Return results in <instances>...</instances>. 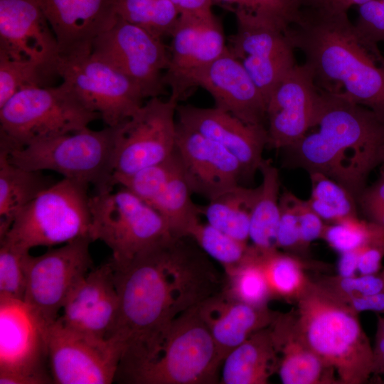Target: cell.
<instances>
[{"mask_svg": "<svg viewBox=\"0 0 384 384\" xmlns=\"http://www.w3.org/2000/svg\"><path fill=\"white\" fill-rule=\"evenodd\" d=\"M89 186L66 178L56 181L18 213L0 240L30 251L90 238Z\"/></svg>", "mask_w": 384, "mask_h": 384, "instance_id": "7", "label": "cell"}, {"mask_svg": "<svg viewBox=\"0 0 384 384\" xmlns=\"http://www.w3.org/2000/svg\"><path fill=\"white\" fill-rule=\"evenodd\" d=\"M223 365L197 305L173 322L151 361L125 380L134 384H213Z\"/></svg>", "mask_w": 384, "mask_h": 384, "instance_id": "8", "label": "cell"}, {"mask_svg": "<svg viewBox=\"0 0 384 384\" xmlns=\"http://www.w3.org/2000/svg\"><path fill=\"white\" fill-rule=\"evenodd\" d=\"M47 326L23 300L0 297V383H53Z\"/></svg>", "mask_w": 384, "mask_h": 384, "instance_id": "11", "label": "cell"}, {"mask_svg": "<svg viewBox=\"0 0 384 384\" xmlns=\"http://www.w3.org/2000/svg\"><path fill=\"white\" fill-rule=\"evenodd\" d=\"M259 171L262 177L250 218V240L262 253L278 250L277 233L280 216L279 171L264 159Z\"/></svg>", "mask_w": 384, "mask_h": 384, "instance_id": "29", "label": "cell"}, {"mask_svg": "<svg viewBox=\"0 0 384 384\" xmlns=\"http://www.w3.org/2000/svg\"><path fill=\"white\" fill-rule=\"evenodd\" d=\"M309 174L311 193L307 201L323 220L333 223L357 216L356 200L348 190L323 174Z\"/></svg>", "mask_w": 384, "mask_h": 384, "instance_id": "35", "label": "cell"}, {"mask_svg": "<svg viewBox=\"0 0 384 384\" xmlns=\"http://www.w3.org/2000/svg\"><path fill=\"white\" fill-rule=\"evenodd\" d=\"M319 99L310 68L297 64L268 97L267 146L287 149L302 139L314 124Z\"/></svg>", "mask_w": 384, "mask_h": 384, "instance_id": "18", "label": "cell"}, {"mask_svg": "<svg viewBox=\"0 0 384 384\" xmlns=\"http://www.w3.org/2000/svg\"><path fill=\"white\" fill-rule=\"evenodd\" d=\"M90 238L70 241L38 256L30 255L24 302L48 326L75 285L94 267Z\"/></svg>", "mask_w": 384, "mask_h": 384, "instance_id": "13", "label": "cell"}, {"mask_svg": "<svg viewBox=\"0 0 384 384\" xmlns=\"http://www.w3.org/2000/svg\"><path fill=\"white\" fill-rule=\"evenodd\" d=\"M297 329L339 383L363 384L374 371L373 347L358 314L318 282H310L296 301Z\"/></svg>", "mask_w": 384, "mask_h": 384, "instance_id": "4", "label": "cell"}, {"mask_svg": "<svg viewBox=\"0 0 384 384\" xmlns=\"http://www.w3.org/2000/svg\"><path fill=\"white\" fill-rule=\"evenodd\" d=\"M379 233L384 231L369 221L351 216L325 225L321 238L341 254L360 248Z\"/></svg>", "mask_w": 384, "mask_h": 384, "instance_id": "41", "label": "cell"}, {"mask_svg": "<svg viewBox=\"0 0 384 384\" xmlns=\"http://www.w3.org/2000/svg\"><path fill=\"white\" fill-rule=\"evenodd\" d=\"M0 55L42 62L57 70L58 43L36 0H0Z\"/></svg>", "mask_w": 384, "mask_h": 384, "instance_id": "21", "label": "cell"}, {"mask_svg": "<svg viewBox=\"0 0 384 384\" xmlns=\"http://www.w3.org/2000/svg\"><path fill=\"white\" fill-rule=\"evenodd\" d=\"M223 290L232 297L257 307H267L272 298L258 251L250 245L243 260L224 272Z\"/></svg>", "mask_w": 384, "mask_h": 384, "instance_id": "32", "label": "cell"}, {"mask_svg": "<svg viewBox=\"0 0 384 384\" xmlns=\"http://www.w3.org/2000/svg\"><path fill=\"white\" fill-rule=\"evenodd\" d=\"M191 193L181 166L150 204L164 219L174 238L189 237L200 222L202 208L193 202Z\"/></svg>", "mask_w": 384, "mask_h": 384, "instance_id": "31", "label": "cell"}, {"mask_svg": "<svg viewBox=\"0 0 384 384\" xmlns=\"http://www.w3.org/2000/svg\"><path fill=\"white\" fill-rule=\"evenodd\" d=\"M177 122L216 142L240 162L243 178L252 177L268 144L267 127L247 124L218 107L178 105Z\"/></svg>", "mask_w": 384, "mask_h": 384, "instance_id": "20", "label": "cell"}, {"mask_svg": "<svg viewBox=\"0 0 384 384\" xmlns=\"http://www.w3.org/2000/svg\"><path fill=\"white\" fill-rule=\"evenodd\" d=\"M92 53L128 77L146 98L164 92L169 53L162 38L117 16L95 39Z\"/></svg>", "mask_w": 384, "mask_h": 384, "instance_id": "15", "label": "cell"}, {"mask_svg": "<svg viewBox=\"0 0 384 384\" xmlns=\"http://www.w3.org/2000/svg\"><path fill=\"white\" fill-rule=\"evenodd\" d=\"M381 164H384V146L383 148V151L381 154Z\"/></svg>", "mask_w": 384, "mask_h": 384, "instance_id": "55", "label": "cell"}, {"mask_svg": "<svg viewBox=\"0 0 384 384\" xmlns=\"http://www.w3.org/2000/svg\"><path fill=\"white\" fill-rule=\"evenodd\" d=\"M301 7L309 6L314 0H296Z\"/></svg>", "mask_w": 384, "mask_h": 384, "instance_id": "54", "label": "cell"}, {"mask_svg": "<svg viewBox=\"0 0 384 384\" xmlns=\"http://www.w3.org/2000/svg\"><path fill=\"white\" fill-rule=\"evenodd\" d=\"M188 238L171 237L124 263L111 260L119 310L107 339L122 368L151 361L176 318L223 289L224 277Z\"/></svg>", "mask_w": 384, "mask_h": 384, "instance_id": "1", "label": "cell"}, {"mask_svg": "<svg viewBox=\"0 0 384 384\" xmlns=\"http://www.w3.org/2000/svg\"><path fill=\"white\" fill-rule=\"evenodd\" d=\"M355 26L368 40L384 42V0H371L358 6Z\"/></svg>", "mask_w": 384, "mask_h": 384, "instance_id": "44", "label": "cell"}, {"mask_svg": "<svg viewBox=\"0 0 384 384\" xmlns=\"http://www.w3.org/2000/svg\"><path fill=\"white\" fill-rule=\"evenodd\" d=\"M383 257L384 234L379 233L360 247L358 272L361 275L378 273Z\"/></svg>", "mask_w": 384, "mask_h": 384, "instance_id": "47", "label": "cell"}, {"mask_svg": "<svg viewBox=\"0 0 384 384\" xmlns=\"http://www.w3.org/2000/svg\"><path fill=\"white\" fill-rule=\"evenodd\" d=\"M321 286L341 301L353 297L368 296L383 292L381 272L343 277L340 276L323 279Z\"/></svg>", "mask_w": 384, "mask_h": 384, "instance_id": "42", "label": "cell"}, {"mask_svg": "<svg viewBox=\"0 0 384 384\" xmlns=\"http://www.w3.org/2000/svg\"><path fill=\"white\" fill-rule=\"evenodd\" d=\"M178 103L171 97H151L116 126L113 178L132 174L174 153Z\"/></svg>", "mask_w": 384, "mask_h": 384, "instance_id": "10", "label": "cell"}, {"mask_svg": "<svg viewBox=\"0 0 384 384\" xmlns=\"http://www.w3.org/2000/svg\"><path fill=\"white\" fill-rule=\"evenodd\" d=\"M314 127L316 131L285 149L290 164L326 175L357 202L368 175L381 164L384 124L368 108L320 90Z\"/></svg>", "mask_w": 384, "mask_h": 384, "instance_id": "3", "label": "cell"}, {"mask_svg": "<svg viewBox=\"0 0 384 384\" xmlns=\"http://www.w3.org/2000/svg\"><path fill=\"white\" fill-rule=\"evenodd\" d=\"M170 36L164 80L171 89L169 97L179 102L195 87L196 75L218 58L227 45L223 27L212 11L180 14Z\"/></svg>", "mask_w": 384, "mask_h": 384, "instance_id": "17", "label": "cell"}, {"mask_svg": "<svg viewBox=\"0 0 384 384\" xmlns=\"http://www.w3.org/2000/svg\"><path fill=\"white\" fill-rule=\"evenodd\" d=\"M116 13L161 38L171 35L180 16L171 0H117Z\"/></svg>", "mask_w": 384, "mask_h": 384, "instance_id": "34", "label": "cell"}, {"mask_svg": "<svg viewBox=\"0 0 384 384\" xmlns=\"http://www.w3.org/2000/svg\"><path fill=\"white\" fill-rule=\"evenodd\" d=\"M90 208V238L111 250L114 262H128L172 237L159 213L123 186L96 193Z\"/></svg>", "mask_w": 384, "mask_h": 384, "instance_id": "9", "label": "cell"}, {"mask_svg": "<svg viewBox=\"0 0 384 384\" xmlns=\"http://www.w3.org/2000/svg\"><path fill=\"white\" fill-rule=\"evenodd\" d=\"M189 237L209 257L219 262L224 272L240 263L246 256L250 246L208 223L199 222L193 228Z\"/></svg>", "mask_w": 384, "mask_h": 384, "instance_id": "38", "label": "cell"}, {"mask_svg": "<svg viewBox=\"0 0 384 384\" xmlns=\"http://www.w3.org/2000/svg\"><path fill=\"white\" fill-rule=\"evenodd\" d=\"M57 73L108 127H115L129 117L146 98L128 77L92 52L59 56Z\"/></svg>", "mask_w": 384, "mask_h": 384, "instance_id": "12", "label": "cell"}, {"mask_svg": "<svg viewBox=\"0 0 384 384\" xmlns=\"http://www.w3.org/2000/svg\"><path fill=\"white\" fill-rule=\"evenodd\" d=\"M259 186L238 185L209 201L202 208L207 223L230 237L247 243L251 213Z\"/></svg>", "mask_w": 384, "mask_h": 384, "instance_id": "30", "label": "cell"}, {"mask_svg": "<svg viewBox=\"0 0 384 384\" xmlns=\"http://www.w3.org/2000/svg\"><path fill=\"white\" fill-rule=\"evenodd\" d=\"M297 206L301 243L304 251H306L313 241L321 238L325 224L307 201L298 198Z\"/></svg>", "mask_w": 384, "mask_h": 384, "instance_id": "46", "label": "cell"}, {"mask_svg": "<svg viewBox=\"0 0 384 384\" xmlns=\"http://www.w3.org/2000/svg\"><path fill=\"white\" fill-rule=\"evenodd\" d=\"M194 86L208 91L215 107L247 124L267 127V101L228 47L196 75Z\"/></svg>", "mask_w": 384, "mask_h": 384, "instance_id": "24", "label": "cell"}, {"mask_svg": "<svg viewBox=\"0 0 384 384\" xmlns=\"http://www.w3.org/2000/svg\"><path fill=\"white\" fill-rule=\"evenodd\" d=\"M360 248L341 253L338 260V276L348 277L355 276L358 271V262Z\"/></svg>", "mask_w": 384, "mask_h": 384, "instance_id": "51", "label": "cell"}, {"mask_svg": "<svg viewBox=\"0 0 384 384\" xmlns=\"http://www.w3.org/2000/svg\"><path fill=\"white\" fill-rule=\"evenodd\" d=\"M55 182L42 171L14 164L8 153L0 150V238L6 234L18 213Z\"/></svg>", "mask_w": 384, "mask_h": 384, "instance_id": "28", "label": "cell"}, {"mask_svg": "<svg viewBox=\"0 0 384 384\" xmlns=\"http://www.w3.org/2000/svg\"><path fill=\"white\" fill-rule=\"evenodd\" d=\"M278 355L270 326L232 350L222 365L223 384H266L278 368Z\"/></svg>", "mask_w": 384, "mask_h": 384, "instance_id": "27", "label": "cell"}, {"mask_svg": "<svg viewBox=\"0 0 384 384\" xmlns=\"http://www.w3.org/2000/svg\"><path fill=\"white\" fill-rule=\"evenodd\" d=\"M55 76L57 70L51 65L0 55V107L22 90L48 86V80Z\"/></svg>", "mask_w": 384, "mask_h": 384, "instance_id": "36", "label": "cell"}, {"mask_svg": "<svg viewBox=\"0 0 384 384\" xmlns=\"http://www.w3.org/2000/svg\"><path fill=\"white\" fill-rule=\"evenodd\" d=\"M213 3L233 13L242 11L265 18L284 32L298 19L301 11L296 0H213Z\"/></svg>", "mask_w": 384, "mask_h": 384, "instance_id": "40", "label": "cell"}, {"mask_svg": "<svg viewBox=\"0 0 384 384\" xmlns=\"http://www.w3.org/2000/svg\"><path fill=\"white\" fill-rule=\"evenodd\" d=\"M180 14H204L212 11L213 0H171Z\"/></svg>", "mask_w": 384, "mask_h": 384, "instance_id": "50", "label": "cell"}, {"mask_svg": "<svg viewBox=\"0 0 384 384\" xmlns=\"http://www.w3.org/2000/svg\"><path fill=\"white\" fill-rule=\"evenodd\" d=\"M234 14L236 31L227 47L267 102L276 85L297 65L294 48L276 24L245 12Z\"/></svg>", "mask_w": 384, "mask_h": 384, "instance_id": "16", "label": "cell"}, {"mask_svg": "<svg viewBox=\"0 0 384 384\" xmlns=\"http://www.w3.org/2000/svg\"><path fill=\"white\" fill-rule=\"evenodd\" d=\"M119 310L114 267L111 260L93 267L73 289L58 319L65 326L107 339Z\"/></svg>", "mask_w": 384, "mask_h": 384, "instance_id": "22", "label": "cell"}, {"mask_svg": "<svg viewBox=\"0 0 384 384\" xmlns=\"http://www.w3.org/2000/svg\"><path fill=\"white\" fill-rule=\"evenodd\" d=\"M175 150L191 192L208 201L240 185L243 178L242 166L231 153L178 122Z\"/></svg>", "mask_w": 384, "mask_h": 384, "instance_id": "19", "label": "cell"}, {"mask_svg": "<svg viewBox=\"0 0 384 384\" xmlns=\"http://www.w3.org/2000/svg\"><path fill=\"white\" fill-rule=\"evenodd\" d=\"M383 277V292H384V270L381 272Z\"/></svg>", "mask_w": 384, "mask_h": 384, "instance_id": "56", "label": "cell"}, {"mask_svg": "<svg viewBox=\"0 0 384 384\" xmlns=\"http://www.w3.org/2000/svg\"><path fill=\"white\" fill-rule=\"evenodd\" d=\"M371 0H314L309 6L330 11L348 12L353 6H361ZM305 7V6H304Z\"/></svg>", "mask_w": 384, "mask_h": 384, "instance_id": "49", "label": "cell"}, {"mask_svg": "<svg viewBox=\"0 0 384 384\" xmlns=\"http://www.w3.org/2000/svg\"><path fill=\"white\" fill-rule=\"evenodd\" d=\"M377 331L384 336V317L378 316Z\"/></svg>", "mask_w": 384, "mask_h": 384, "instance_id": "53", "label": "cell"}, {"mask_svg": "<svg viewBox=\"0 0 384 384\" xmlns=\"http://www.w3.org/2000/svg\"><path fill=\"white\" fill-rule=\"evenodd\" d=\"M270 328L279 358L277 373L282 383H339L335 373L304 341L294 312L277 313Z\"/></svg>", "mask_w": 384, "mask_h": 384, "instance_id": "26", "label": "cell"}, {"mask_svg": "<svg viewBox=\"0 0 384 384\" xmlns=\"http://www.w3.org/2000/svg\"><path fill=\"white\" fill-rule=\"evenodd\" d=\"M373 356L374 371L373 375L380 376L384 381V336L378 331H376L375 334Z\"/></svg>", "mask_w": 384, "mask_h": 384, "instance_id": "52", "label": "cell"}, {"mask_svg": "<svg viewBox=\"0 0 384 384\" xmlns=\"http://www.w3.org/2000/svg\"><path fill=\"white\" fill-rule=\"evenodd\" d=\"M342 302L357 314L364 311L384 313L383 292L372 295L353 297Z\"/></svg>", "mask_w": 384, "mask_h": 384, "instance_id": "48", "label": "cell"}, {"mask_svg": "<svg viewBox=\"0 0 384 384\" xmlns=\"http://www.w3.org/2000/svg\"><path fill=\"white\" fill-rule=\"evenodd\" d=\"M181 169V164L175 150L167 159L132 174L114 177L113 182L114 186L126 188L150 206L169 180Z\"/></svg>", "mask_w": 384, "mask_h": 384, "instance_id": "37", "label": "cell"}, {"mask_svg": "<svg viewBox=\"0 0 384 384\" xmlns=\"http://www.w3.org/2000/svg\"><path fill=\"white\" fill-rule=\"evenodd\" d=\"M29 251L0 240V297L24 300Z\"/></svg>", "mask_w": 384, "mask_h": 384, "instance_id": "39", "label": "cell"}, {"mask_svg": "<svg viewBox=\"0 0 384 384\" xmlns=\"http://www.w3.org/2000/svg\"><path fill=\"white\" fill-rule=\"evenodd\" d=\"M221 360L252 334L268 327L276 314L267 307L242 302L223 289L197 305Z\"/></svg>", "mask_w": 384, "mask_h": 384, "instance_id": "25", "label": "cell"}, {"mask_svg": "<svg viewBox=\"0 0 384 384\" xmlns=\"http://www.w3.org/2000/svg\"><path fill=\"white\" fill-rule=\"evenodd\" d=\"M357 203L368 221L384 231V164L377 181L364 188Z\"/></svg>", "mask_w": 384, "mask_h": 384, "instance_id": "45", "label": "cell"}, {"mask_svg": "<svg viewBox=\"0 0 384 384\" xmlns=\"http://www.w3.org/2000/svg\"><path fill=\"white\" fill-rule=\"evenodd\" d=\"M100 119L67 82L22 90L0 107V150L72 133Z\"/></svg>", "mask_w": 384, "mask_h": 384, "instance_id": "5", "label": "cell"}, {"mask_svg": "<svg viewBox=\"0 0 384 384\" xmlns=\"http://www.w3.org/2000/svg\"><path fill=\"white\" fill-rule=\"evenodd\" d=\"M116 126L88 127L35 142L8 153L14 164L33 171L50 170L63 178L92 185L97 193L112 190Z\"/></svg>", "mask_w": 384, "mask_h": 384, "instance_id": "6", "label": "cell"}, {"mask_svg": "<svg viewBox=\"0 0 384 384\" xmlns=\"http://www.w3.org/2000/svg\"><path fill=\"white\" fill-rule=\"evenodd\" d=\"M297 197L289 191L279 196L280 216L277 233V246L289 252L304 251L301 243Z\"/></svg>", "mask_w": 384, "mask_h": 384, "instance_id": "43", "label": "cell"}, {"mask_svg": "<svg viewBox=\"0 0 384 384\" xmlns=\"http://www.w3.org/2000/svg\"><path fill=\"white\" fill-rule=\"evenodd\" d=\"M50 373L56 384H110L116 380L119 348L63 324L59 319L47 327Z\"/></svg>", "mask_w": 384, "mask_h": 384, "instance_id": "14", "label": "cell"}, {"mask_svg": "<svg viewBox=\"0 0 384 384\" xmlns=\"http://www.w3.org/2000/svg\"><path fill=\"white\" fill-rule=\"evenodd\" d=\"M302 52L317 87L373 111L384 124V56L363 36L348 12L301 7L285 31Z\"/></svg>", "mask_w": 384, "mask_h": 384, "instance_id": "2", "label": "cell"}, {"mask_svg": "<svg viewBox=\"0 0 384 384\" xmlns=\"http://www.w3.org/2000/svg\"><path fill=\"white\" fill-rule=\"evenodd\" d=\"M57 39L60 56L92 52L95 39L117 18V0H36Z\"/></svg>", "mask_w": 384, "mask_h": 384, "instance_id": "23", "label": "cell"}, {"mask_svg": "<svg viewBox=\"0 0 384 384\" xmlns=\"http://www.w3.org/2000/svg\"><path fill=\"white\" fill-rule=\"evenodd\" d=\"M258 252L272 298L297 301L311 282L304 272L302 262L278 250Z\"/></svg>", "mask_w": 384, "mask_h": 384, "instance_id": "33", "label": "cell"}]
</instances>
